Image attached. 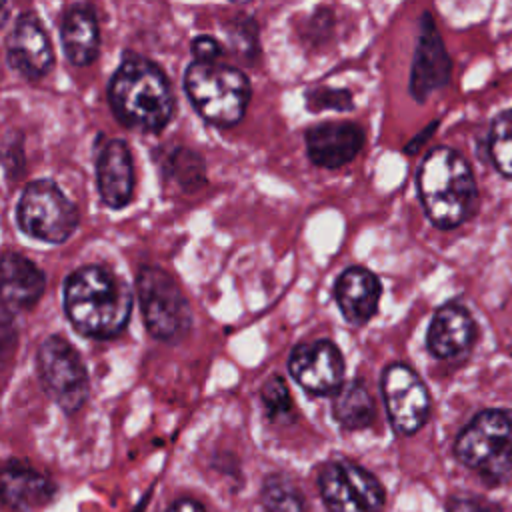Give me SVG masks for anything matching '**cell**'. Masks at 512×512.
Masks as SVG:
<instances>
[{
    "mask_svg": "<svg viewBox=\"0 0 512 512\" xmlns=\"http://www.w3.org/2000/svg\"><path fill=\"white\" fill-rule=\"evenodd\" d=\"M46 288L44 272L26 256L6 252L2 258V302L4 308L28 310Z\"/></svg>",
    "mask_w": 512,
    "mask_h": 512,
    "instance_id": "19",
    "label": "cell"
},
{
    "mask_svg": "<svg viewBox=\"0 0 512 512\" xmlns=\"http://www.w3.org/2000/svg\"><path fill=\"white\" fill-rule=\"evenodd\" d=\"M260 400L266 410V416L274 422H278V420L286 422L294 414L290 390H288L284 378H280V376H272L264 382V386L260 390Z\"/></svg>",
    "mask_w": 512,
    "mask_h": 512,
    "instance_id": "24",
    "label": "cell"
},
{
    "mask_svg": "<svg viewBox=\"0 0 512 512\" xmlns=\"http://www.w3.org/2000/svg\"><path fill=\"white\" fill-rule=\"evenodd\" d=\"M332 416L344 430H362L374 422L376 404L362 380L340 386L332 398Z\"/></svg>",
    "mask_w": 512,
    "mask_h": 512,
    "instance_id": "21",
    "label": "cell"
},
{
    "mask_svg": "<svg viewBox=\"0 0 512 512\" xmlns=\"http://www.w3.org/2000/svg\"><path fill=\"white\" fill-rule=\"evenodd\" d=\"M306 102H308V108L312 112L326 110V108L350 110L354 106L350 92L348 90H336V88H314L306 94Z\"/></svg>",
    "mask_w": 512,
    "mask_h": 512,
    "instance_id": "26",
    "label": "cell"
},
{
    "mask_svg": "<svg viewBox=\"0 0 512 512\" xmlns=\"http://www.w3.org/2000/svg\"><path fill=\"white\" fill-rule=\"evenodd\" d=\"M166 512H206L204 506L194 500V498H188V496H182L178 500H174Z\"/></svg>",
    "mask_w": 512,
    "mask_h": 512,
    "instance_id": "29",
    "label": "cell"
},
{
    "mask_svg": "<svg viewBox=\"0 0 512 512\" xmlns=\"http://www.w3.org/2000/svg\"><path fill=\"white\" fill-rule=\"evenodd\" d=\"M36 368L44 392L62 412L74 414L84 406L90 390L88 372L66 338L58 334L44 338L36 352Z\"/></svg>",
    "mask_w": 512,
    "mask_h": 512,
    "instance_id": "8",
    "label": "cell"
},
{
    "mask_svg": "<svg viewBox=\"0 0 512 512\" xmlns=\"http://www.w3.org/2000/svg\"><path fill=\"white\" fill-rule=\"evenodd\" d=\"M288 372L308 394L334 396L344 384V358L330 340L300 342L288 356Z\"/></svg>",
    "mask_w": 512,
    "mask_h": 512,
    "instance_id": "11",
    "label": "cell"
},
{
    "mask_svg": "<svg viewBox=\"0 0 512 512\" xmlns=\"http://www.w3.org/2000/svg\"><path fill=\"white\" fill-rule=\"evenodd\" d=\"M60 40L70 64L88 66L98 56L100 46V32L94 12L86 6H70L62 16Z\"/></svg>",
    "mask_w": 512,
    "mask_h": 512,
    "instance_id": "20",
    "label": "cell"
},
{
    "mask_svg": "<svg viewBox=\"0 0 512 512\" xmlns=\"http://www.w3.org/2000/svg\"><path fill=\"white\" fill-rule=\"evenodd\" d=\"M6 60L12 70L28 80H38L50 72L54 50L36 14L24 12L16 18L6 38Z\"/></svg>",
    "mask_w": 512,
    "mask_h": 512,
    "instance_id": "13",
    "label": "cell"
},
{
    "mask_svg": "<svg viewBox=\"0 0 512 512\" xmlns=\"http://www.w3.org/2000/svg\"><path fill=\"white\" fill-rule=\"evenodd\" d=\"M114 116L128 128L160 132L174 114V96L166 74L148 58L126 54L108 84Z\"/></svg>",
    "mask_w": 512,
    "mask_h": 512,
    "instance_id": "2",
    "label": "cell"
},
{
    "mask_svg": "<svg viewBox=\"0 0 512 512\" xmlns=\"http://www.w3.org/2000/svg\"><path fill=\"white\" fill-rule=\"evenodd\" d=\"M452 74V62L430 12L420 18V32L410 72V94L424 102L432 92L444 88Z\"/></svg>",
    "mask_w": 512,
    "mask_h": 512,
    "instance_id": "12",
    "label": "cell"
},
{
    "mask_svg": "<svg viewBox=\"0 0 512 512\" xmlns=\"http://www.w3.org/2000/svg\"><path fill=\"white\" fill-rule=\"evenodd\" d=\"M382 396L394 432L416 434L430 416V394L422 378L402 362H392L382 372Z\"/></svg>",
    "mask_w": 512,
    "mask_h": 512,
    "instance_id": "10",
    "label": "cell"
},
{
    "mask_svg": "<svg viewBox=\"0 0 512 512\" xmlns=\"http://www.w3.org/2000/svg\"><path fill=\"white\" fill-rule=\"evenodd\" d=\"M488 152L496 170L512 178V108L500 112L492 124L488 134Z\"/></svg>",
    "mask_w": 512,
    "mask_h": 512,
    "instance_id": "23",
    "label": "cell"
},
{
    "mask_svg": "<svg viewBox=\"0 0 512 512\" xmlns=\"http://www.w3.org/2000/svg\"><path fill=\"white\" fill-rule=\"evenodd\" d=\"M416 184L428 220L442 230L460 226L476 208L478 188L472 168L448 146L432 148L424 156Z\"/></svg>",
    "mask_w": 512,
    "mask_h": 512,
    "instance_id": "3",
    "label": "cell"
},
{
    "mask_svg": "<svg viewBox=\"0 0 512 512\" xmlns=\"http://www.w3.org/2000/svg\"><path fill=\"white\" fill-rule=\"evenodd\" d=\"M260 504L264 512H304L306 498L300 486L286 474H268L260 488Z\"/></svg>",
    "mask_w": 512,
    "mask_h": 512,
    "instance_id": "22",
    "label": "cell"
},
{
    "mask_svg": "<svg viewBox=\"0 0 512 512\" xmlns=\"http://www.w3.org/2000/svg\"><path fill=\"white\" fill-rule=\"evenodd\" d=\"M170 160H172L170 162L172 164V174L182 186H186V188L192 186L194 188L196 184L204 182V164H202L198 154L180 148L172 154Z\"/></svg>",
    "mask_w": 512,
    "mask_h": 512,
    "instance_id": "25",
    "label": "cell"
},
{
    "mask_svg": "<svg viewBox=\"0 0 512 512\" xmlns=\"http://www.w3.org/2000/svg\"><path fill=\"white\" fill-rule=\"evenodd\" d=\"M454 456L486 484L512 478V412L488 408L478 412L456 436Z\"/></svg>",
    "mask_w": 512,
    "mask_h": 512,
    "instance_id": "4",
    "label": "cell"
},
{
    "mask_svg": "<svg viewBox=\"0 0 512 512\" xmlns=\"http://www.w3.org/2000/svg\"><path fill=\"white\" fill-rule=\"evenodd\" d=\"M382 296L380 280L362 266L346 268L334 282V298L350 324H366L378 310Z\"/></svg>",
    "mask_w": 512,
    "mask_h": 512,
    "instance_id": "18",
    "label": "cell"
},
{
    "mask_svg": "<svg viewBox=\"0 0 512 512\" xmlns=\"http://www.w3.org/2000/svg\"><path fill=\"white\" fill-rule=\"evenodd\" d=\"M308 158L320 168L350 164L364 146L366 134L354 122H320L306 130Z\"/></svg>",
    "mask_w": 512,
    "mask_h": 512,
    "instance_id": "14",
    "label": "cell"
},
{
    "mask_svg": "<svg viewBox=\"0 0 512 512\" xmlns=\"http://www.w3.org/2000/svg\"><path fill=\"white\" fill-rule=\"evenodd\" d=\"M56 496V484L20 460H8L2 470V502L14 512H36Z\"/></svg>",
    "mask_w": 512,
    "mask_h": 512,
    "instance_id": "17",
    "label": "cell"
},
{
    "mask_svg": "<svg viewBox=\"0 0 512 512\" xmlns=\"http://www.w3.org/2000/svg\"><path fill=\"white\" fill-rule=\"evenodd\" d=\"M136 290L150 336L168 344H176L188 336L192 310L182 288L166 270L144 266L136 276Z\"/></svg>",
    "mask_w": 512,
    "mask_h": 512,
    "instance_id": "6",
    "label": "cell"
},
{
    "mask_svg": "<svg viewBox=\"0 0 512 512\" xmlns=\"http://www.w3.org/2000/svg\"><path fill=\"white\" fill-rule=\"evenodd\" d=\"M78 220L76 204L52 180H34L20 194L18 228L36 240L60 244L76 232Z\"/></svg>",
    "mask_w": 512,
    "mask_h": 512,
    "instance_id": "7",
    "label": "cell"
},
{
    "mask_svg": "<svg viewBox=\"0 0 512 512\" xmlns=\"http://www.w3.org/2000/svg\"><path fill=\"white\" fill-rule=\"evenodd\" d=\"M316 486L330 512H382L386 490L380 480L350 458H332L318 470Z\"/></svg>",
    "mask_w": 512,
    "mask_h": 512,
    "instance_id": "9",
    "label": "cell"
},
{
    "mask_svg": "<svg viewBox=\"0 0 512 512\" xmlns=\"http://www.w3.org/2000/svg\"><path fill=\"white\" fill-rule=\"evenodd\" d=\"M476 338V324L470 312L458 304V302H448L440 306L426 332V348L432 356L440 360L456 358L464 354Z\"/></svg>",
    "mask_w": 512,
    "mask_h": 512,
    "instance_id": "16",
    "label": "cell"
},
{
    "mask_svg": "<svg viewBox=\"0 0 512 512\" xmlns=\"http://www.w3.org/2000/svg\"><path fill=\"white\" fill-rule=\"evenodd\" d=\"M192 54H194V62H218V58L222 56V46L216 38L212 36H198L192 40Z\"/></svg>",
    "mask_w": 512,
    "mask_h": 512,
    "instance_id": "28",
    "label": "cell"
},
{
    "mask_svg": "<svg viewBox=\"0 0 512 512\" xmlns=\"http://www.w3.org/2000/svg\"><path fill=\"white\" fill-rule=\"evenodd\" d=\"M184 90L196 112L222 128L242 120L252 94L248 76L220 62H192L184 72Z\"/></svg>",
    "mask_w": 512,
    "mask_h": 512,
    "instance_id": "5",
    "label": "cell"
},
{
    "mask_svg": "<svg viewBox=\"0 0 512 512\" xmlns=\"http://www.w3.org/2000/svg\"><path fill=\"white\" fill-rule=\"evenodd\" d=\"M446 512H502V506L480 494L456 492L446 498Z\"/></svg>",
    "mask_w": 512,
    "mask_h": 512,
    "instance_id": "27",
    "label": "cell"
},
{
    "mask_svg": "<svg viewBox=\"0 0 512 512\" xmlns=\"http://www.w3.org/2000/svg\"><path fill=\"white\" fill-rule=\"evenodd\" d=\"M96 186L102 202L112 210H120L132 200L134 164L130 148L124 140H108L98 150Z\"/></svg>",
    "mask_w": 512,
    "mask_h": 512,
    "instance_id": "15",
    "label": "cell"
},
{
    "mask_svg": "<svg viewBox=\"0 0 512 512\" xmlns=\"http://www.w3.org/2000/svg\"><path fill=\"white\" fill-rule=\"evenodd\" d=\"M62 300L74 330L88 338H114L130 322V288L100 264H86L70 272L62 284Z\"/></svg>",
    "mask_w": 512,
    "mask_h": 512,
    "instance_id": "1",
    "label": "cell"
}]
</instances>
